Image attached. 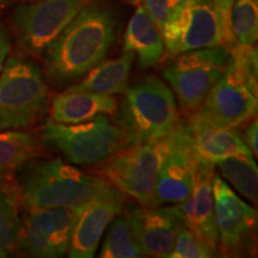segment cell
<instances>
[{"label": "cell", "mask_w": 258, "mask_h": 258, "mask_svg": "<svg viewBox=\"0 0 258 258\" xmlns=\"http://www.w3.org/2000/svg\"><path fill=\"white\" fill-rule=\"evenodd\" d=\"M6 3H9V0H0V9H2Z\"/></svg>", "instance_id": "cell-33"}, {"label": "cell", "mask_w": 258, "mask_h": 258, "mask_svg": "<svg viewBox=\"0 0 258 258\" xmlns=\"http://www.w3.org/2000/svg\"><path fill=\"white\" fill-rule=\"evenodd\" d=\"M213 199L221 256L241 257L252 253L257 228L256 209L244 202L218 173L213 176Z\"/></svg>", "instance_id": "cell-11"}, {"label": "cell", "mask_w": 258, "mask_h": 258, "mask_svg": "<svg viewBox=\"0 0 258 258\" xmlns=\"http://www.w3.org/2000/svg\"><path fill=\"white\" fill-rule=\"evenodd\" d=\"M175 132L176 129L165 137L134 145L95 165L97 175L141 206L150 207L158 173L172 146Z\"/></svg>", "instance_id": "cell-6"}, {"label": "cell", "mask_w": 258, "mask_h": 258, "mask_svg": "<svg viewBox=\"0 0 258 258\" xmlns=\"http://www.w3.org/2000/svg\"><path fill=\"white\" fill-rule=\"evenodd\" d=\"M123 211L131 221L143 257H169L183 226L179 206H124Z\"/></svg>", "instance_id": "cell-14"}, {"label": "cell", "mask_w": 258, "mask_h": 258, "mask_svg": "<svg viewBox=\"0 0 258 258\" xmlns=\"http://www.w3.org/2000/svg\"><path fill=\"white\" fill-rule=\"evenodd\" d=\"M134 60L135 54L133 51H127L117 59L103 60L83 76L80 82L71 85L67 90L103 95L124 93L128 88L129 76Z\"/></svg>", "instance_id": "cell-20"}, {"label": "cell", "mask_w": 258, "mask_h": 258, "mask_svg": "<svg viewBox=\"0 0 258 258\" xmlns=\"http://www.w3.org/2000/svg\"><path fill=\"white\" fill-rule=\"evenodd\" d=\"M125 205V195L114 185L96 195L80 207L74 227L69 256L92 258L106 228L115 217L121 214Z\"/></svg>", "instance_id": "cell-15"}, {"label": "cell", "mask_w": 258, "mask_h": 258, "mask_svg": "<svg viewBox=\"0 0 258 258\" xmlns=\"http://www.w3.org/2000/svg\"><path fill=\"white\" fill-rule=\"evenodd\" d=\"M43 152V144L36 135L24 131H0V189L11 184L16 173Z\"/></svg>", "instance_id": "cell-21"}, {"label": "cell", "mask_w": 258, "mask_h": 258, "mask_svg": "<svg viewBox=\"0 0 258 258\" xmlns=\"http://www.w3.org/2000/svg\"><path fill=\"white\" fill-rule=\"evenodd\" d=\"M22 231V217L15 186L0 189V258L17 253Z\"/></svg>", "instance_id": "cell-22"}, {"label": "cell", "mask_w": 258, "mask_h": 258, "mask_svg": "<svg viewBox=\"0 0 258 258\" xmlns=\"http://www.w3.org/2000/svg\"><path fill=\"white\" fill-rule=\"evenodd\" d=\"M124 95L123 104L116 115L135 145L165 137L180 123L175 93L153 74L128 86Z\"/></svg>", "instance_id": "cell-5"}, {"label": "cell", "mask_w": 258, "mask_h": 258, "mask_svg": "<svg viewBox=\"0 0 258 258\" xmlns=\"http://www.w3.org/2000/svg\"><path fill=\"white\" fill-rule=\"evenodd\" d=\"M230 49L224 44L185 51L163 70L186 116L195 112L225 73Z\"/></svg>", "instance_id": "cell-7"}, {"label": "cell", "mask_w": 258, "mask_h": 258, "mask_svg": "<svg viewBox=\"0 0 258 258\" xmlns=\"http://www.w3.org/2000/svg\"><path fill=\"white\" fill-rule=\"evenodd\" d=\"M257 133H258V123L257 118L253 117L250 121V123L247 124V127L245 128L244 134L241 139H243L244 144L246 145V147L249 148L254 158H257L258 154V147H257Z\"/></svg>", "instance_id": "cell-29"}, {"label": "cell", "mask_w": 258, "mask_h": 258, "mask_svg": "<svg viewBox=\"0 0 258 258\" xmlns=\"http://www.w3.org/2000/svg\"><path fill=\"white\" fill-rule=\"evenodd\" d=\"M143 6L148 16L161 30L171 15L169 0H143Z\"/></svg>", "instance_id": "cell-28"}, {"label": "cell", "mask_w": 258, "mask_h": 258, "mask_svg": "<svg viewBox=\"0 0 258 258\" xmlns=\"http://www.w3.org/2000/svg\"><path fill=\"white\" fill-rule=\"evenodd\" d=\"M196 171V156L185 123L177 125L172 146L161 164L150 207L177 205L191 192Z\"/></svg>", "instance_id": "cell-13"}, {"label": "cell", "mask_w": 258, "mask_h": 258, "mask_svg": "<svg viewBox=\"0 0 258 258\" xmlns=\"http://www.w3.org/2000/svg\"><path fill=\"white\" fill-rule=\"evenodd\" d=\"M214 256H217V253L183 225L177 233L169 258H209Z\"/></svg>", "instance_id": "cell-26"}, {"label": "cell", "mask_w": 258, "mask_h": 258, "mask_svg": "<svg viewBox=\"0 0 258 258\" xmlns=\"http://www.w3.org/2000/svg\"><path fill=\"white\" fill-rule=\"evenodd\" d=\"M214 164L196 158L195 180L191 192L179 206L183 225L217 253L218 231L214 219L213 176Z\"/></svg>", "instance_id": "cell-16"}, {"label": "cell", "mask_w": 258, "mask_h": 258, "mask_svg": "<svg viewBox=\"0 0 258 258\" xmlns=\"http://www.w3.org/2000/svg\"><path fill=\"white\" fill-rule=\"evenodd\" d=\"M41 140L79 166L98 165L135 145L133 137L116 114L99 115L76 124L49 120L41 129Z\"/></svg>", "instance_id": "cell-3"}, {"label": "cell", "mask_w": 258, "mask_h": 258, "mask_svg": "<svg viewBox=\"0 0 258 258\" xmlns=\"http://www.w3.org/2000/svg\"><path fill=\"white\" fill-rule=\"evenodd\" d=\"M117 37L110 6L95 0L50 42L43 53L44 77L55 88L70 85L105 59Z\"/></svg>", "instance_id": "cell-1"}, {"label": "cell", "mask_w": 258, "mask_h": 258, "mask_svg": "<svg viewBox=\"0 0 258 258\" xmlns=\"http://www.w3.org/2000/svg\"><path fill=\"white\" fill-rule=\"evenodd\" d=\"M80 207L27 209L22 217L17 253L56 258L69 253Z\"/></svg>", "instance_id": "cell-10"}, {"label": "cell", "mask_w": 258, "mask_h": 258, "mask_svg": "<svg viewBox=\"0 0 258 258\" xmlns=\"http://www.w3.org/2000/svg\"><path fill=\"white\" fill-rule=\"evenodd\" d=\"M125 2L129 3V4H132V5H139V4H141V2H143V0H125Z\"/></svg>", "instance_id": "cell-32"}, {"label": "cell", "mask_w": 258, "mask_h": 258, "mask_svg": "<svg viewBox=\"0 0 258 258\" xmlns=\"http://www.w3.org/2000/svg\"><path fill=\"white\" fill-rule=\"evenodd\" d=\"M230 28L235 43L253 46L258 36L257 0H235L231 10Z\"/></svg>", "instance_id": "cell-25"}, {"label": "cell", "mask_w": 258, "mask_h": 258, "mask_svg": "<svg viewBox=\"0 0 258 258\" xmlns=\"http://www.w3.org/2000/svg\"><path fill=\"white\" fill-rule=\"evenodd\" d=\"M257 104V89L228 57L225 73L213 86L202 105L188 116L186 124L239 128L256 117Z\"/></svg>", "instance_id": "cell-8"}, {"label": "cell", "mask_w": 258, "mask_h": 258, "mask_svg": "<svg viewBox=\"0 0 258 258\" xmlns=\"http://www.w3.org/2000/svg\"><path fill=\"white\" fill-rule=\"evenodd\" d=\"M127 51H133L143 69L152 67L165 53L161 30L141 4L135 10L125 29L123 53Z\"/></svg>", "instance_id": "cell-19"}, {"label": "cell", "mask_w": 258, "mask_h": 258, "mask_svg": "<svg viewBox=\"0 0 258 258\" xmlns=\"http://www.w3.org/2000/svg\"><path fill=\"white\" fill-rule=\"evenodd\" d=\"M161 35L170 56L222 44L213 0H184L171 12Z\"/></svg>", "instance_id": "cell-12"}, {"label": "cell", "mask_w": 258, "mask_h": 258, "mask_svg": "<svg viewBox=\"0 0 258 258\" xmlns=\"http://www.w3.org/2000/svg\"><path fill=\"white\" fill-rule=\"evenodd\" d=\"M117 215L110 222V227L106 232V237L103 241L101 258H135L143 257L140 246L135 238L131 221L125 214Z\"/></svg>", "instance_id": "cell-24"}, {"label": "cell", "mask_w": 258, "mask_h": 258, "mask_svg": "<svg viewBox=\"0 0 258 258\" xmlns=\"http://www.w3.org/2000/svg\"><path fill=\"white\" fill-rule=\"evenodd\" d=\"M186 127L198 159L215 164L230 157H253L235 129L189 124Z\"/></svg>", "instance_id": "cell-18"}, {"label": "cell", "mask_w": 258, "mask_h": 258, "mask_svg": "<svg viewBox=\"0 0 258 258\" xmlns=\"http://www.w3.org/2000/svg\"><path fill=\"white\" fill-rule=\"evenodd\" d=\"M235 189L256 205L258 196V170L253 157H230L214 164Z\"/></svg>", "instance_id": "cell-23"}, {"label": "cell", "mask_w": 258, "mask_h": 258, "mask_svg": "<svg viewBox=\"0 0 258 258\" xmlns=\"http://www.w3.org/2000/svg\"><path fill=\"white\" fill-rule=\"evenodd\" d=\"M183 2H184V0H169V6H170L171 12H172L179 4H182Z\"/></svg>", "instance_id": "cell-31"}, {"label": "cell", "mask_w": 258, "mask_h": 258, "mask_svg": "<svg viewBox=\"0 0 258 258\" xmlns=\"http://www.w3.org/2000/svg\"><path fill=\"white\" fill-rule=\"evenodd\" d=\"M92 2L36 0L18 5L11 16L18 42L30 55H43L50 42Z\"/></svg>", "instance_id": "cell-9"}, {"label": "cell", "mask_w": 258, "mask_h": 258, "mask_svg": "<svg viewBox=\"0 0 258 258\" xmlns=\"http://www.w3.org/2000/svg\"><path fill=\"white\" fill-rule=\"evenodd\" d=\"M118 110V99L114 95L66 91L50 101V121L61 124H76L92 120L99 115H115Z\"/></svg>", "instance_id": "cell-17"}, {"label": "cell", "mask_w": 258, "mask_h": 258, "mask_svg": "<svg viewBox=\"0 0 258 258\" xmlns=\"http://www.w3.org/2000/svg\"><path fill=\"white\" fill-rule=\"evenodd\" d=\"M111 184L99 175H90L62 159L28 161L16 173L15 190L23 208H77Z\"/></svg>", "instance_id": "cell-2"}, {"label": "cell", "mask_w": 258, "mask_h": 258, "mask_svg": "<svg viewBox=\"0 0 258 258\" xmlns=\"http://www.w3.org/2000/svg\"><path fill=\"white\" fill-rule=\"evenodd\" d=\"M10 50H11V38H10L8 29L0 23V73H2Z\"/></svg>", "instance_id": "cell-30"}, {"label": "cell", "mask_w": 258, "mask_h": 258, "mask_svg": "<svg viewBox=\"0 0 258 258\" xmlns=\"http://www.w3.org/2000/svg\"><path fill=\"white\" fill-rule=\"evenodd\" d=\"M49 89L41 67L10 56L0 73V131H25L49 112Z\"/></svg>", "instance_id": "cell-4"}, {"label": "cell", "mask_w": 258, "mask_h": 258, "mask_svg": "<svg viewBox=\"0 0 258 258\" xmlns=\"http://www.w3.org/2000/svg\"><path fill=\"white\" fill-rule=\"evenodd\" d=\"M235 0H213V4L217 10V15L219 19V27H220L222 44L231 49L234 46L235 42L232 36L230 28V17L231 10Z\"/></svg>", "instance_id": "cell-27"}]
</instances>
